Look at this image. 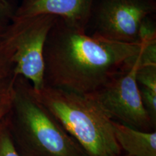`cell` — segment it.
I'll use <instances>...</instances> for the list:
<instances>
[{"label": "cell", "mask_w": 156, "mask_h": 156, "mask_svg": "<svg viewBox=\"0 0 156 156\" xmlns=\"http://www.w3.org/2000/svg\"><path fill=\"white\" fill-rule=\"evenodd\" d=\"M144 44L97 38L56 17L45 44L44 85L93 94L131 67Z\"/></svg>", "instance_id": "6da1fadb"}, {"label": "cell", "mask_w": 156, "mask_h": 156, "mask_svg": "<svg viewBox=\"0 0 156 156\" xmlns=\"http://www.w3.org/2000/svg\"><path fill=\"white\" fill-rule=\"evenodd\" d=\"M32 91L87 156H121L114 120L93 95L44 85Z\"/></svg>", "instance_id": "7a4b0ae2"}, {"label": "cell", "mask_w": 156, "mask_h": 156, "mask_svg": "<svg viewBox=\"0 0 156 156\" xmlns=\"http://www.w3.org/2000/svg\"><path fill=\"white\" fill-rule=\"evenodd\" d=\"M12 101L32 156H87L79 144L35 98L31 85L21 76L15 80Z\"/></svg>", "instance_id": "3957f363"}, {"label": "cell", "mask_w": 156, "mask_h": 156, "mask_svg": "<svg viewBox=\"0 0 156 156\" xmlns=\"http://www.w3.org/2000/svg\"><path fill=\"white\" fill-rule=\"evenodd\" d=\"M56 20L46 15L15 17L8 30L13 48V74L30 81L36 91L44 85L45 44Z\"/></svg>", "instance_id": "277c9868"}, {"label": "cell", "mask_w": 156, "mask_h": 156, "mask_svg": "<svg viewBox=\"0 0 156 156\" xmlns=\"http://www.w3.org/2000/svg\"><path fill=\"white\" fill-rule=\"evenodd\" d=\"M155 11V0H95L88 23L93 27L90 35L112 41L139 44L142 22Z\"/></svg>", "instance_id": "5b68a950"}, {"label": "cell", "mask_w": 156, "mask_h": 156, "mask_svg": "<svg viewBox=\"0 0 156 156\" xmlns=\"http://www.w3.org/2000/svg\"><path fill=\"white\" fill-rule=\"evenodd\" d=\"M140 65V56L131 67L91 95L114 122L141 131L150 132L155 122L144 106L136 82Z\"/></svg>", "instance_id": "8992f818"}, {"label": "cell", "mask_w": 156, "mask_h": 156, "mask_svg": "<svg viewBox=\"0 0 156 156\" xmlns=\"http://www.w3.org/2000/svg\"><path fill=\"white\" fill-rule=\"evenodd\" d=\"M95 0H22L16 18L51 15L87 30Z\"/></svg>", "instance_id": "52a82bcc"}, {"label": "cell", "mask_w": 156, "mask_h": 156, "mask_svg": "<svg viewBox=\"0 0 156 156\" xmlns=\"http://www.w3.org/2000/svg\"><path fill=\"white\" fill-rule=\"evenodd\" d=\"M114 134L129 156H156L155 132H144L114 121Z\"/></svg>", "instance_id": "ba28073f"}, {"label": "cell", "mask_w": 156, "mask_h": 156, "mask_svg": "<svg viewBox=\"0 0 156 156\" xmlns=\"http://www.w3.org/2000/svg\"><path fill=\"white\" fill-rule=\"evenodd\" d=\"M17 7L14 0H0V39L5 36L14 22Z\"/></svg>", "instance_id": "9c48e42d"}, {"label": "cell", "mask_w": 156, "mask_h": 156, "mask_svg": "<svg viewBox=\"0 0 156 156\" xmlns=\"http://www.w3.org/2000/svg\"><path fill=\"white\" fill-rule=\"evenodd\" d=\"M136 78L140 91L156 93V65L140 66Z\"/></svg>", "instance_id": "30bf717a"}, {"label": "cell", "mask_w": 156, "mask_h": 156, "mask_svg": "<svg viewBox=\"0 0 156 156\" xmlns=\"http://www.w3.org/2000/svg\"><path fill=\"white\" fill-rule=\"evenodd\" d=\"M12 54V45L7 31L5 36L0 39V77L13 73Z\"/></svg>", "instance_id": "8fae6325"}, {"label": "cell", "mask_w": 156, "mask_h": 156, "mask_svg": "<svg viewBox=\"0 0 156 156\" xmlns=\"http://www.w3.org/2000/svg\"><path fill=\"white\" fill-rule=\"evenodd\" d=\"M0 156H22L7 132L0 134Z\"/></svg>", "instance_id": "7c38bea8"}, {"label": "cell", "mask_w": 156, "mask_h": 156, "mask_svg": "<svg viewBox=\"0 0 156 156\" xmlns=\"http://www.w3.org/2000/svg\"><path fill=\"white\" fill-rule=\"evenodd\" d=\"M15 77L16 76H15L13 73L0 77V101L12 94Z\"/></svg>", "instance_id": "4fadbf2b"}, {"label": "cell", "mask_w": 156, "mask_h": 156, "mask_svg": "<svg viewBox=\"0 0 156 156\" xmlns=\"http://www.w3.org/2000/svg\"><path fill=\"white\" fill-rule=\"evenodd\" d=\"M11 98H12V96H11ZM11 98H9V99H7V100H6L5 101H4V102L1 104V106H0V119H1L2 118V116H3V115H4V113H5L6 103H7V101H9V99H11Z\"/></svg>", "instance_id": "5bb4252c"}]
</instances>
